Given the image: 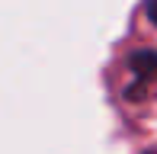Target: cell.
I'll return each instance as SVG.
<instances>
[{"label": "cell", "mask_w": 157, "mask_h": 154, "mask_svg": "<svg viewBox=\"0 0 157 154\" xmlns=\"http://www.w3.org/2000/svg\"><path fill=\"white\" fill-rule=\"evenodd\" d=\"M144 13H147V19L157 26V0H147V6H144Z\"/></svg>", "instance_id": "1"}]
</instances>
